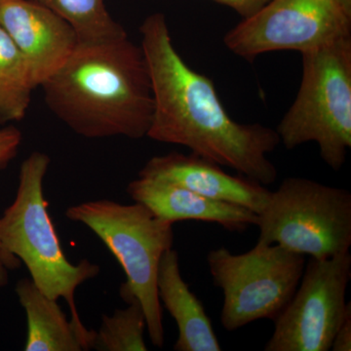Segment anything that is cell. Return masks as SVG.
<instances>
[{
	"instance_id": "obj_1",
	"label": "cell",
	"mask_w": 351,
	"mask_h": 351,
	"mask_svg": "<svg viewBox=\"0 0 351 351\" xmlns=\"http://www.w3.org/2000/svg\"><path fill=\"white\" fill-rule=\"evenodd\" d=\"M140 32L154 97L147 137L188 147L263 186L274 184L278 172L269 154L280 144L276 130L232 119L213 80L191 69L178 53L164 14L147 16Z\"/></svg>"
},
{
	"instance_id": "obj_2",
	"label": "cell",
	"mask_w": 351,
	"mask_h": 351,
	"mask_svg": "<svg viewBox=\"0 0 351 351\" xmlns=\"http://www.w3.org/2000/svg\"><path fill=\"white\" fill-rule=\"evenodd\" d=\"M40 87L48 108L77 135L147 137L154 113L151 76L142 46L128 34L78 43Z\"/></svg>"
},
{
	"instance_id": "obj_3",
	"label": "cell",
	"mask_w": 351,
	"mask_h": 351,
	"mask_svg": "<svg viewBox=\"0 0 351 351\" xmlns=\"http://www.w3.org/2000/svg\"><path fill=\"white\" fill-rule=\"evenodd\" d=\"M47 154L34 152L21 165L15 199L0 218V243L25 263L36 287L52 300L68 302L71 321L84 327L75 306L76 289L100 272L87 260L77 265L64 255L44 198Z\"/></svg>"
},
{
	"instance_id": "obj_4",
	"label": "cell",
	"mask_w": 351,
	"mask_h": 351,
	"mask_svg": "<svg viewBox=\"0 0 351 351\" xmlns=\"http://www.w3.org/2000/svg\"><path fill=\"white\" fill-rule=\"evenodd\" d=\"M302 57L301 85L277 134L287 149L316 143L322 160L341 170L351 147V34Z\"/></svg>"
},
{
	"instance_id": "obj_5",
	"label": "cell",
	"mask_w": 351,
	"mask_h": 351,
	"mask_svg": "<svg viewBox=\"0 0 351 351\" xmlns=\"http://www.w3.org/2000/svg\"><path fill=\"white\" fill-rule=\"evenodd\" d=\"M66 217L89 228L119 261L127 277L120 295L124 301L136 298L141 302L152 345L162 348V307L156 279L161 258L174 243L173 223L141 203L125 205L108 199L69 207Z\"/></svg>"
},
{
	"instance_id": "obj_6",
	"label": "cell",
	"mask_w": 351,
	"mask_h": 351,
	"mask_svg": "<svg viewBox=\"0 0 351 351\" xmlns=\"http://www.w3.org/2000/svg\"><path fill=\"white\" fill-rule=\"evenodd\" d=\"M257 226V243L277 244L316 260L348 253L351 193L304 178H287L270 191Z\"/></svg>"
},
{
	"instance_id": "obj_7",
	"label": "cell",
	"mask_w": 351,
	"mask_h": 351,
	"mask_svg": "<svg viewBox=\"0 0 351 351\" xmlns=\"http://www.w3.org/2000/svg\"><path fill=\"white\" fill-rule=\"evenodd\" d=\"M207 263L214 285L223 291L221 326L234 332L280 315L301 281L306 256L277 244L257 243L243 254L215 249Z\"/></svg>"
},
{
	"instance_id": "obj_8",
	"label": "cell",
	"mask_w": 351,
	"mask_h": 351,
	"mask_svg": "<svg viewBox=\"0 0 351 351\" xmlns=\"http://www.w3.org/2000/svg\"><path fill=\"white\" fill-rule=\"evenodd\" d=\"M351 34V11L339 0H269L226 32L223 43L247 61L276 51L307 52Z\"/></svg>"
},
{
	"instance_id": "obj_9",
	"label": "cell",
	"mask_w": 351,
	"mask_h": 351,
	"mask_svg": "<svg viewBox=\"0 0 351 351\" xmlns=\"http://www.w3.org/2000/svg\"><path fill=\"white\" fill-rule=\"evenodd\" d=\"M350 252L311 258L301 281L280 315L265 351H328L348 308Z\"/></svg>"
},
{
	"instance_id": "obj_10",
	"label": "cell",
	"mask_w": 351,
	"mask_h": 351,
	"mask_svg": "<svg viewBox=\"0 0 351 351\" xmlns=\"http://www.w3.org/2000/svg\"><path fill=\"white\" fill-rule=\"evenodd\" d=\"M0 27L24 58L36 88L63 66L80 43L68 22L34 0L0 4Z\"/></svg>"
},
{
	"instance_id": "obj_11",
	"label": "cell",
	"mask_w": 351,
	"mask_h": 351,
	"mask_svg": "<svg viewBox=\"0 0 351 351\" xmlns=\"http://www.w3.org/2000/svg\"><path fill=\"white\" fill-rule=\"evenodd\" d=\"M138 177L178 184L211 199L239 205L258 215L263 211L270 191L244 177L228 174L219 164L191 154L173 152L149 159Z\"/></svg>"
},
{
	"instance_id": "obj_12",
	"label": "cell",
	"mask_w": 351,
	"mask_h": 351,
	"mask_svg": "<svg viewBox=\"0 0 351 351\" xmlns=\"http://www.w3.org/2000/svg\"><path fill=\"white\" fill-rule=\"evenodd\" d=\"M127 193L172 223L193 219L218 223L228 232H244L250 226H257L258 221V215L247 208L211 199L161 180L138 177L128 184Z\"/></svg>"
},
{
	"instance_id": "obj_13",
	"label": "cell",
	"mask_w": 351,
	"mask_h": 351,
	"mask_svg": "<svg viewBox=\"0 0 351 351\" xmlns=\"http://www.w3.org/2000/svg\"><path fill=\"white\" fill-rule=\"evenodd\" d=\"M159 301L171 314L179 336L176 351H221L216 332L202 302L191 292L180 271L179 255L174 249L166 251L157 271Z\"/></svg>"
},
{
	"instance_id": "obj_14",
	"label": "cell",
	"mask_w": 351,
	"mask_h": 351,
	"mask_svg": "<svg viewBox=\"0 0 351 351\" xmlns=\"http://www.w3.org/2000/svg\"><path fill=\"white\" fill-rule=\"evenodd\" d=\"M15 291L27 314L25 350L83 351L93 348L96 332L66 319L58 301L43 294L32 279H21Z\"/></svg>"
},
{
	"instance_id": "obj_15",
	"label": "cell",
	"mask_w": 351,
	"mask_h": 351,
	"mask_svg": "<svg viewBox=\"0 0 351 351\" xmlns=\"http://www.w3.org/2000/svg\"><path fill=\"white\" fill-rule=\"evenodd\" d=\"M34 89L24 58L0 27V125L24 119Z\"/></svg>"
},
{
	"instance_id": "obj_16",
	"label": "cell",
	"mask_w": 351,
	"mask_h": 351,
	"mask_svg": "<svg viewBox=\"0 0 351 351\" xmlns=\"http://www.w3.org/2000/svg\"><path fill=\"white\" fill-rule=\"evenodd\" d=\"M68 22L80 43H98L127 34L113 19L105 0H34Z\"/></svg>"
},
{
	"instance_id": "obj_17",
	"label": "cell",
	"mask_w": 351,
	"mask_h": 351,
	"mask_svg": "<svg viewBox=\"0 0 351 351\" xmlns=\"http://www.w3.org/2000/svg\"><path fill=\"white\" fill-rule=\"evenodd\" d=\"M128 306L117 309L112 316H101L96 332L94 350L100 351H145L144 335L147 320L142 304L136 298L125 301Z\"/></svg>"
},
{
	"instance_id": "obj_18",
	"label": "cell",
	"mask_w": 351,
	"mask_h": 351,
	"mask_svg": "<svg viewBox=\"0 0 351 351\" xmlns=\"http://www.w3.org/2000/svg\"><path fill=\"white\" fill-rule=\"evenodd\" d=\"M23 136L19 129L10 125L0 129V170L17 156Z\"/></svg>"
},
{
	"instance_id": "obj_19",
	"label": "cell",
	"mask_w": 351,
	"mask_h": 351,
	"mask_svg": "<svg viewBox=\"0 0 351 351\" xmlns=\"http://www.w3.org/2000/svg\"><path fill=\"white\" fill-rule=\"evenodd\" d=\"M332 351L351 350V302H348V308L337 330L331 346Z\"/></svg>"
},
{
	"instance_id": "obj_20",
	"label": "cell",
	"mask_w": 351,
	"mask_h": 351,
	"mask_svg": "<svg viewBox=\"0 0 351 351\" xmlns=\"http://www.w3.org/2000/svg\"><path fill=\"white\" fill-rule=\"evenodd\" d=\"M213 1L232 9L244 19L257 12L258 9L262 8L269 0H213Z\"/></svg>"
},
{
	"instance_id": "obj_21",
	"label": "cell",
	"mask_w": 351,
	"mask_h": 351,
	"mask_svg": "<svg viewBox=\"0 0 351 351\" xmlns=\"http://www.w3.org/2000/svg\"><path fill=\"white\" fill-rule=\"evenodd\" d=\"M21 267V261L16 256L9 253L0 243V289L8 283L9 271Z\"/></svg>"
},
{
	"instance_id": "obj_22",
	"label": "cell",
	"mask_w": 351,
	"mask_h": 351,
	"mask_svg": "<svg viewBox=\"0 0 351 351\" xmlns=\"http://www.w3.org/2000/svg\"><path fill=\"white\" fill-rule=\"evenodd\" d=\"M339 1L348 11H351V0H339Z\"/></svg>"
},
{
	"instance_id": "obj_23",
	"label": "cell",
	"mask_w": 351,
	"mask_h": 351,
	"mask_svg": "<svg viewBox=\"0 0 351 351\" xmlns=\"http://www.w3.org/2000/svg\"><path fill=\"white\" fill-rule=\"evenodd\" d=\"M7 1V0H0V4L3 3V2Z\"/></svg>"
}]
</instances>
